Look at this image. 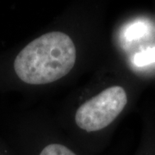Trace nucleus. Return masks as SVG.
<instances>
[{"mask_svg":"<svg viewBox=\"0 0 155 155\" xmlns=\"http://www.w3.org/2000/svg\"><path fill=\"white\" fill-rule=\"evenodd\" d=\"M77 58L72 40L67 34L53 31L28 43L14 61L15 72L28 84H46L65 77Z\"/></svg>","mask_w":155,"mask_h":155,"instance_id":"1","label":"nucleus"},{"mask_svg":"<svg viewBox=\"0 0 155 155\" xmlns=\"http://www.w3.org/2000/svg\"><path fill=\"white\" fill-rule=\"evenodd\" d=\"M147 31V26L145 23L142 22H137L130 25L128 28L126 29L125 32V36L127 40H133V39L140 37L143 35Z\"/></svg>","mask_w":155,"mask_h":155,"instance_id":"5","label":"nucleus"},{"mask_svg":"<svg viewBox=\"0 0 155 155\" xmlns=\"http://www.w3.org/2000/svg\"><path fill=\"white\" fill-rule=\"evenodd\" d=\"M40 155H76L67 147L61 144H50L45 147Z\"/></svg>","mask_w":155,"mask_h":155,"instance_id":"4","label":"nucleus"},{"mask_svg":"<svg viewBox=\"0 0 155 155\" xmlns=\"http://www.w3.org/2000/svg\"><path fill=\"white\" fill-rule=\"evenodd\" d=\"M155 62V47L140 52L134 56L133 63L137 67H144Z\"/></svg>","mask_w":155,"mask_h":155,"instance_id":"3","label":"nucleus"},{"mask_svg":"<svg viewBox=\"0 0 155 155\" xmlns=\"http://www.w3.org/2000/svg\"><path fill=\"white\" fill-rule=\"evenodd\" d=\"M127 103V93L122 86L109 87L78 108L75 122L86 132L104 129L116 120Z\"/></svg>","mask_w":155,"mask_h":155,"instance_id":"2","label":"nucleus"}]
</instances>
